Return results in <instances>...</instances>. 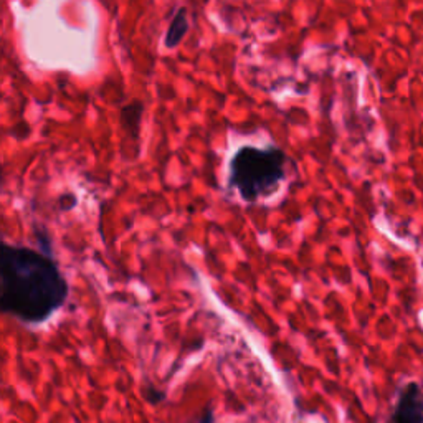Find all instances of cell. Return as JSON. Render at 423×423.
I'll use <instances>...</instances> for the list:
<instances>
[{
	"mask_svg": "<svg viewBox=\"0 0 423 423\" xmlns=\"http://www.w3.org/2000/svg\"><path fill=\"white\" fill-rule=\"evenodd\" d=\"M0 307L27 324L52 318L68 298V283L47 254L20 245H2Z\"/></svg>",
	"mask_w": 423,
	"mask_h": 423,
	"instance_id": "1",
	"label": "cell"
},
{
	"mask_svg": "<svg viewBox=\"0 0 423 423\" xmlns=\"http://www.w3.org/2000/svg\"><path fill=\"white\" fill-rule=\"evenodd\" d=\"M288 158L278 147L245 146L230 161V184L245 202L273 194L286 175Z\"/></svg>",
	"mask_w": 423,
	"mask_h": 423,
	"instance_id": "2",
	"label": "cell"
},
{
	"mask_svg": "<svg viewBox=\"0 0 423 423\" xmlns=\"http://www.w3.org/2000/svg\"><path fill=\"white\" fill-rule=\"evenodd\" d=\"M387 423H423V390L417 382H410L400 390Z\"/></svg>",
	"mask_w": 423,
	"mask_h": 423,
	"instance_id": "3",
	"label": "cell"
},
{
	"mask_svg": "<svg viewBox=\"0 0 423 423\" xmlns=\"http://www.w3.org/2000/svg\"><path fill=\"white\" fill-rule=\"evenodd\" d=\"M188 32V19H187V9H179L172 17L169 27H167L166 39H164V45L167 48H175L182 42L184 36Z\"/></svg>",
	"mask_w": 423,
	"mask_h": 423,
	"instance_id": "4",
	"label": "cell"
},
{
	"mask_svg": "<svg viewBox=\"0 0 423 423\" xmlns=\"http://www.w3.org/2000/svg\"><path fill=\"white\" fill-rule=\"evenodd\" d=\"M199 423H213V413L212 412H205L204 417L199 420Z\"/></svg>",
	"mask_w": 423,
	"mask_h": 423,
	"instance_id": "5",
	"label": "cell"
}]
</instances>
